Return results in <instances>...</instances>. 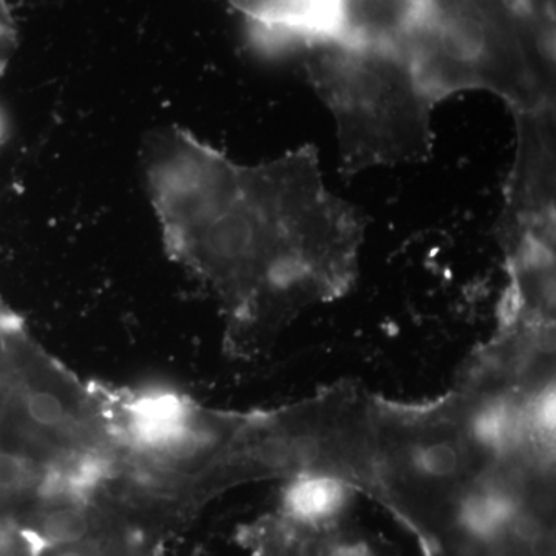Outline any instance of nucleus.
I'll list each match as a JSON object with an SVG mask.
<instances>
[{
  "label": "nucleus",
  "mask_w": 556,
  "mask_h": 556,
  "mask_svg": "<svg viewBox=\"0 0 556 556\" xmlns=\"http://www.w3.org/2000/svg\"><path fill=\"white\" fill-rule=\"evenodd\" d=\"M265 47L328 46L342 39L340 0H228Z\"/></svg>",
  "instance_id": "nucleus-4"
},
{
  "label": "nucleus",
  "mask_w": 556,
  "mask_h": 556,
  "mask_svg": "<svg viewBox=\"0 0 556 556\" xmlns=\"http://www.w3.org/2000/svg\"><path fill=\"white\" fill-rule=\"evenodd\" d=\"M280 514L302 529H329L345 514L356 490L342 479L321 473H300L285 479Z\"/></svg>",
  "instance_id": "nucleus-5"
},
{
  "label": "nucleus",
  "mask_w": 556,
  "mask_h": 556,
  "mask_svg": "<svg viewBox=\"0 0 556 556\" xmlns=\"http://www.w3.org/2000/svg\"><path fill=\"white\" fill-rule=\"evenodd\" d=\"M144 172L167 252L217 300L230 353L251 356L356 281L367 222L325 186L316 146L248 166L164 127Z\"/></svg>",
  "instance_id": "nucleus-1"
},
{
  "label": "nucleus",
  "mask_w": 556,
  "mask_h": 556,
  "mask_svg": "<svg viewBox=\"0 0 556 556\" xmlns=\"http://www.w3.org/2000/svg\"><path fill=\"white\" fill-rule=\"evenodd\" d=\"M342 39L350 46H399L407 38L420 0H340Z\"/></svg>",
  "instance_id": "nucleus-6"
},
{
  "label": "nucleus",
  "mask_w": 556,
  "mask_h": 556,
  "mask_svg": "<svg viewBox=\"0 0 556 556\" xmlns=\"http://www.w3.org/2000/svg\"><path fill=\"white\" fill-rule=\"evenodd\" d=\"M306 76L338 126L340 172L430 160L438 102L402 46L313 47Z\"/></svg>",
  "instance_id": "nucleus-3"
},
{
  "label": "nucleus",
  "mask_w": 556,
  "mask_h": 556,
  "mask_svg": "<svg viewBox=\"0 0 556 556\" xmlns=\"http://www.w3.org/2000/svg\"><path fill=\"white\" fill-rule=\"evenodd\" d=\"M401 46L438 104L485 91L511 115L555 109V0H420Z\"/></svg>",
  "instance_id": "nucleus-2"
}]
</instances>
